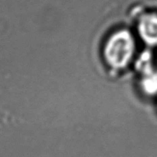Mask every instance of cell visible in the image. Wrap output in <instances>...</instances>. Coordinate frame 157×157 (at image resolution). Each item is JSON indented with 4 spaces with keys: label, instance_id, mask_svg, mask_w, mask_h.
<instances>
[{
    "label": "cell",
    "instance_id": "6da1fadb",
    "mask_svg": "<svg viewBox=\"0 0 157 157\" xmlns=\"http://www.w3.org/2000/svg\"><path fill=\"white\" fill-rule=\"evenodd\" d=\"M135 52L133 36L127 30H121L113 34L106 42L104 57L110 67L122 69L128 64Z\"/></svg>",
    "mask_w": 157,
    "mask_h": 157
},
{
    "label": "cell",
    "instance_id": "7a4b0ae2",
    "mask_svg": "<svg viewBox=\"0 0 157 157\" xmlns=\"http://www.w3.org/2000/svg\"><path fill=\"white\" fill-rule=\"evenodd\" d=\"M138 31L141 39L150 46H157V14L148 13L140 18Z\"/></svg>",
    "mask_w": 157,
    "mask_h": 157
},
{
    "label": "cell",
    "instance_id": "3957f363",
    "mask_svg": "<svg viewBox=\"0 0 157 157\" xmlns=\"http://www.w3.org/2000/svg\"><path fill=\"white\" fill-rule=\"evenodd\" d=\"M140 70L142 72L141 78V87L144 92L153 96L157 94V71L153 70L150 65L140 68Z\"/></svg>",
    "mask_w": 157,
    "mask_h": 157
}]
</instances>
